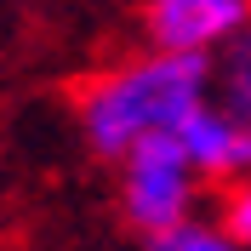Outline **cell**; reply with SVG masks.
I'll return each instance as SVG.
<instances>
[{
	"label": "cell",
	"mask_w": 251,
	"mask_h": 251,
	"mask_svg": "<svg viewBox=\"0 0 251 251\" xmlns=\"http://www.w3.org/2000/svg\"><path fill=\"white\" fill-rule=\"evenodd\" d=\"M211 86V51H166L131 57L109 75H97L80 92V131L92 154L126 160L154 131H183V120L205 103Z\"/></svg>",
	"instance_id": "obj_1"
},
{
	"label": "cell",
	"mask_w": 251,
	"mask_h": 251,
	"mask_svg": "<svg viewBox=\"0 0 251 251\" xmlns=\"http://www.w3.org/2000/svg\"><path fill=\"white\" fill-rule=\"evenodd\" d=\"M120 205L126 217L143 228V240L160 234V228H172L194 211V160H188L183 137L177 131H154V137H143L131 154L120 160Z\"/></svg>",
	"instance_id": "obj_2"
},
{
	"label": "cell",
	"mask_w": 251,
	"mask_h": 251,
	"mask_svg": "<svg viewBox=\"0 0 251 251\" xmlns=\"http://www.w3.org/2000/svg\"><path fill=\"white\" fill-rule=\"evenodd\" d=\"M149 40L166 51H223L251 29V0H149Z\"/></svg>",
	"instance_id": "obj_3"
},
{
	"label": "cell",
	"mask_w": 251,
	"mask_h": 251,
	"mask_svg": "<svg viewBox=\"0 0 251 251\" xmlns=\"http://www.w3.org/2000/svg\"><path fill=\"white\" fill-rule=\"evenodd\" d=\"M183 149L194 160L200 177H217V183H240L251 177V120H240L228 103H200V109L183 120Z\"/></svg>",
	"instance_id": "obj_4"
},
{
	"label": "cell",
	"mask_w": 251,
	"mask_h": 251,
	"mask_svg": "<svg viewBox=\"0 0 251 251\" xmlns=\"http://www.w3.org/2000/svg\"><path fill=\"white\" fill-rule=\"evenodd\" d=\"M149 251H251L246 240H234V228L228 223H172V228H160V234H149Z\"/></svg>",
	"instance_id": "obj_5"
},
{
	"label": "cell",
	"mask_w": 251,
	"mask_h": 251,
	"mask_svg": "<svg viewBox=\"0 0 251 251\" xmlns=\"http://www.w3.org/2000/svg\"><path fill=\"white\" fill-rule=\"evenodd\" d=\"M217 92H223V103H228L240 120H251V29H246V34H234V40L223 46Z\"/></svg>",
	"instance_id": "obj_6"
},
{
	"label": "cell",
	"mask_w": 251,
	"mask_h": 251,
	"mask_svg": "<svg viewBox=\"0 0 251 251\" xmlns=\"http://www.w3.org/2000/svg\"><path fill=\"white\" fill-rule=\"evenodd\" d=\"M223 223L234 228V240L251 246V177H240V183L228 188V200H223Z\"/></svg>",
	"instance_id": "obj_7"
}]
</instances>
